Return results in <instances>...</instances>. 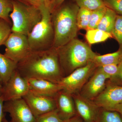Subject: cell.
<instances>
[{
  "label": "cell",
  "instance_id": "cell-33",
  "mask_svg": "<svg viewBox=\"0 0 122 122\" xmlns=\"http://www.w3.org/2000/svg\"><path fill=\"white\" fill-rule=\"evenodd\" d=\"M65 122H84L81 118L77 114L75 116Z\"/></svg>",
  "mask_w": 122,
  "mask_h": 122
},
{
  "label": "cell",
  "instance_id": "cell-6",
  "mask_svg": "<svg viewBox=\"0 0 122 122\" xmlns=\"http://www.w3.org/2000/svg\"><path fill=\"white\" fill-rule=\"evenodd\" d=\"M97 68L93 61L90 62L63 77L58 84L62 90L71 94L79 93Z\"/></svg>",
  "mask_w": 122,
  "mask_h": 122
},
{
  "label": "cell",
  "instance_id": "cell-13",
  "mask_svg": "<svg viewBox=\"0 0 122 122\" xmlns=\"http://www.w3.org/2000/svg\"><path fill=\"white\" fill-rule=\"evenodd\" d=\"M72 95L77 114L84 122H96L100 108L93 101L84 97L79 93Z\"/></svg>",
  "mask_w": 122,
  "mask_h": 122
},
{
  "label": "cell",
  "instance_id": "cell-24",
  "mask_svg": "<svg viewBox=\"0 0 122 122\" xmlns=\"http://www.w3.org/2000/svg\"><path fill=\"white\" fill-rule=\"evenodd\" d=\"M12 9V4L11 0H0V18L5 20L11 25L10 15Z\"/></svg>",
  "mask_w": 122,
  "mask_h": 122
},
{
  "label": "cell",
  "instance_id": "cell-19",
  "mask_svg": "<svg viewBox=\"0 0 122 122\" xmlns=\"http://www.w3.org/2000/svg\"><path fill=\"white\" fill-rule=\"evenodd\" d=\"M112 37L111 33L106 32L97 29L87 30L86 35V40L90 44L105 41Z\"/></svg>",
  "mask_w": 122,
  "mask_h": 122
},
{
  "label": "cell",
  "instance_id": "cell-28",
  "mask_svg": "<svg viewBox=\"0 0 122 122\" xmlns=\"http://www.w3.org/2000/svg\"><path fill=\"white\" fill-rule=\"evenodd\" d=\"M105 6L122 16V0H103Z\"/></svg>",
  "mask_w": 122,
  "mask_h": 122
},
{
  "label": "cell",
  "instance_id": "cell-22",
  "mask_svg": "<svg viewBox=\"0 0 122 122\" xmlns=\"http://www.w3.org/2000/svg\"><path fill=\"white\" fill-rule=\"evenodd\" d=\"M107 9V8L104 6L92 12L89 24L87 30L97 29L103 17L106 13Z\"/></svg>",
  "mask_w": 122,
  "mask_h": 122
},
{
  "label": "cell",
  "instance_id": "cell-36",
  "mask_svg": "<svg viewBox=\"0 0 122 122\" xmlns=\"http://www.w3.org/2000/svg\"><path fill=\"white\" fill-rule=\"evenodd\" d=\"M39 1H40V4H44L46 7H48L49 9V0H39Z\"/></svg>",
  "mask_w": 122,
  "mask_h": 122
},
{
  "label": "cell",
  "instance_id": "cell-1",
  "mask_svg": "<svg viewBox=\"0 0 122 122\" xmlns=\"http://www.w3.org/2000/svg\"><path fill=\"white\" fill-rule=\"evenodd\" d=\"M18 71L25 78L46 79L58 83L64 77L57 48L32 51L17 64Z\"/></svg>",
  "mask_w": 122,
  "mask_h": 122
},
{
  "label": "cell",
  "instance_id": "cell-21",
  "mask_svg": "<svg viewBox=\"0 0 122 122\" xmlns=\"http://www.w3.org/2000/svg\"><path fill=\"white\" fill-rule=\"evenodd\" d=\"M92 12L86 9L79 8L76 18L77 26L78 29H87Z\"/></svg>",
  "mask_w": 122,
  "mask_h": 122
},
{
  "label": "cell",
  "instance_id": "cell-34",
  "mask_svg": "<svg viewBox=\"0 0 122 122\" xmlns=\"http://www.w3.org/2000/svg\"><path fill=\"white\" fill-rule=\"evenodd\" d=\"M111 111H114L117 112L122 116V102L116 106L113 107Z\"/></svg>",
  "mask_w": 122,
  "mask_h": 122
},
{
  "label": "cell",
  "instance_id": "cell-18",
  "mask_svg": "<svg viewBox=\"0 0 122 122\" xmlns=\"http://www.w3.org/2000/svg\"><path fill=\"white\" fill-rule=\"evenodd\" d=\"M117 16V14L115 12L107 8L106 12L98 25L97 29L111 34L115 24Z\"/></svg>",
  "mask_w": 122,
  "mask_h": 122
},
{
  "label": "cell",
  "instance_id": "cell-8",
  "mask_svg": "<svg viewBox=\"0 0 122 122\" xmlns=\"http://www.w3.org/2000/svg\"><path fill=\"white\" fill-rule=\"evenodd\" d=\"M29 91L26 79L16 69L7 83L3 86L1 96L5 102L22 98Z\"/></svg>",
  "mask_w": 122,
  "mask_h": 122
},
{
  "label": "cell",
  "instance_id": "cell-38",
  "mask_svg": "<svg viewBox=\"0 0 122 122\" xmlns=\"http://www.w3.org/2000/svg\"><path fill=\"white\" fill-rule=\"evenodd\" d=\"M2 87H3V86H2V83H1V81L0 79V96L1 95V92H2Z\"/></svg>",
  "mask_w": 122,
  "mask_h": 122
},
{
  "label": "cell",
  "instance_id": "cell-15",
  "mask_svg": "<svg viewBox=\"0 0 122 122\" xmlns=\"http://www.w3.org/2000/svg\"><path fill=\"white\" fill-rule=\"evenodd\" d=\"M26 79V78H25ZM28 85L29 91L35 93L54 97L62 88L58 83H56L42 79H26Z\"/></svg>",
  "mask_w": 122,
  "mask_h": 122
},
{
  "label": "cell",
  "instance_id": "cell-5",
  "mask_svg": "<svg viewBox=\"0 0 122 122\" xmlns=\"http://www.w3.org/2000/svg\"><path fill=\"white\" fill-rule=\"evenodd\" d=\"M12 11L10 15L12 20V32L20 33L28 36L41 19L39 8L11 0Z\"/></svg>",
  "mask_w": 122,
  "mask_h": 122
},
{
  "label": "cell",
  "instance_id": "cell-25",
  "mask_svg": "<svg viewBox=\"0 0 122 122\" xmlns=\"http://www.w3.org/2000/svg\"><path fill=\"white\" fill-rule=\"evenodd\" d=\"M111 34L119 44V49L122 51V16L117 15Z\"/></svg>",
  "mask_w": 122,
  "mask_h": 122
},
{
  "label": "cell",
  "instance_id": "cell-14",
  "mask_svg": "<svg viewBox=\"0 0 122 122\" xmlns=\"http://www.w3.org/2000/svg\"><path fill=\"white\" fill-rule=\"evenodd\" d=\"M54 98L56 110L62 120L66 122L77 114L72 94L61 90Z\"/></svg>",
  "mask_w": 122,
  "mask_h": 122
},
{
  "label": "cell",
  "instance_id": "cell-31",
  "mask_svg": "<svg viewBox=\"0 0 122 122\" xmlns=\"http://www.w3.org/2000/svg\"><path fill=\"white\" fill-rule=\"evenodd\" d=\"M15 1L28 5H32L39 8L40 5L39 0H10Z\"/></svg>",
  "mask_w": 122,
  "mask_h": 122
},
{
  "label": "cell",
  "instance_id": "cell-7",
  "mask_svg": "<svg viewBox=\"0 0 122 122\" xmlns=\"http://www.w3.org/2000/svg\"><path fill=\"white\" fill-rule=\"evenodd\" d=\"M4 45V54L17 63L32 51L27 36L20 33L12 32Z\"/></svg>",
  "mask_w": 122,
  "mask_h": 122
},
{
  "label": "cell",
  "instance_id": "cell-20",
  "mask_svg": "<svg viewBox=\"0 0 122 122\" xmlns=\"http://www.w3.org/2000/svg\"><path fill=\"white\" fill-rule=\"evenodd\" d=\"M96 122H122V116L114 111L100 108Z\"/></svg>",
  "mask_w": 122,
  "mask_h": 122
},
{
  "label": "cell",
  "instance_id": "cell-40",
  "mask_svg": "<svg viewBox=\"0 0 122 122\" xmlns=\"http://www.w3.org/2000/svg\"></svg>",
  "mask_w": 122,
  "mask_h": 122
},
{
  "label": "cell",
  "instance_id": "cell-32",
  "mask_svg": "<svg viewBox=\"0 0 122 122\" xmlns=\"http://www.w3.org/2000/svg\"><path fill=\"white\" fill-rule=\"evenodd\" d=\"M4 100L2 99V97L0 96V122H3V120L5 116L4 113L3 111V106H4Z\"/></svg>",
  "mask_w": 122,
  "mask_h": 122
},
{
  "label": "cell",
  "instance_id": "cell-2",
  "mask_svg": "<svg viewBox=\"0 0 122 122\" xmlns=\"http://www.w3.org/2000/svg\"><path fill=\"white\" fill-rule=\"evenodd\" d=\"M79 9L75 2H64L52 12L53 47H61L75 38L78 29L76 18Z\"/></svg>",
  "mask_w": 122,
  "mask_h": 122
},
{
  "label": "cell",
  "instance_id": "cell-16",
  "mask_svg": "<svg viewBox=\"0 0 122 122\" xmlns=\"http://www.w3.org/2000/svg\"><path fill=\"white\" fill-rule=\"evenodd\" d=\"M17 64L0 53V79L2 86L5 85L17 69Z\"/></svg>",
  "mask_w": 122,
  "mask_h": 122
},
{
  "label": "cell",
  "instance_id": "cell-11",
  "mask_svg": "<svg viewBox=\"0 0 122 122\" xmlns=\"http://www.w3.org/2000/svg\"><path fill=\"white\" fill-rule=\"evenodd\" d=\"M108 79V77L97 68L79 93L84 97L93 101L105 89Z\"/></svg>",
  "mask_w": 122,
  "mask_h": 122
},
{
  "label": "cell",
  "instance_id": "cell-17",
  "mask_svg": "<svg viewBox=\"0 0 122 122\" xmlns=\"http://www.w3.org/2000/svg\"><path fill=\"white\" fill-rule=\"evenodd\" d=\"M93 62L97 68L107 65H119L122 62V51L119 49L111 53L102 55H96Z\"/></svg>",
  "mask_w": 122,
  "mask_h": 122
},
{
  "label": "cell",
  "instance_id": "cell-37",
  "mask_svg": "<svg viewBox=\"0 0 122 122\" xmlns=\"http://www.w3.org/2000/svg\"><path fill=\"white\" fill-rule=\"evenodd\" d=\"M57 0H49V9L50 11H51V9H52L53 5L54 4V3L56 2Z\"/></svg>",
  "mask_w": 122,
  "mask_h": 122
},
{
  "label": "cell",
  "instance_id": "cell-10",
  "mask_svg": "<svg viewBox=\"0 0 122 122\" xmlns=\"http://www.w3.org/2000/svg\"><path fill=\"white\" fill-rule=\"evenodd\" d=\"M36 118L56 110L54 97L41 95L29 91L22 98Z\"/></svg>",
  "mask_w": 122,
  "mask_h": 122
},
{
  "label": "cell",
  "instance_id": "cell-3",
  "mask_svg": "<svg viewBox=\"0 0 122 122\" xmlns=\"http://www.w3.org/2000/svg\"><path fill=\"white\" fill-rule=\"evenodd\" d=\"M57 49L64 77L93 61L97 55L87 44L75 38Z\"/></svg>",
  "mask_w": 122,
  "mask_h": 122
},
{
  "label": "cell",
  "instance_id": "cell-35",
  "mask_svg": "<svg viewBox=\"0 0 122 122\" xmlns=\"http://www.w3.org/2000/svg\"><path fill=\"white\" fill-rule=\"evenodd\" d=\"M66 0H58L53 5L52 9H51V13H52L53 11H54L55 9H56L57 8L60 6Z\"/></svg>",
  "mask_w": 122,
  "mask_h": 122
},
{
  "label": "cell",
  "instance_id": "cell-12",
  "mask_svg": "<svg viewBox=\"0 0 122 122\" xmlns=\"http://www.w3.org/2000/svg\"><path fill=\"white\" fill-rule=\"evenodd\" d=\"M93 102L99 108L111 110L122 102V86L107 82L105 89Z\"/></svg>",
  "mask_w": 122,
  "mask_h": 122
},
{
  "label": "cell",
  "instance_id": "cell-39",
  "mask_svg": "<svg viewBox=\"0 0 122 122\" xmlns=\"http://www.w3.org/2000/svg\"><path fill=\"white\" fill-rule=\"evenodd\" d=\"M3 122H9L8 120H7V119L5 117V116L3 120Z\"/></svg>",
  "mask_w": 122,
  "mask_h": 122
},
{
  "label": "cell",
  "instance_id": "cell-9",
  "mask_svg": "<svg viewBox=\"0 0 122 122\" xmlns=\"http://www.w3.org/2000/svg\"><path fill=\"white\" fill-rule=\"evenodd\" d=\"M4 112L11 117L10 122H35L36 118L23 98L5 102Z\"/></svg>",
  "mask_w": 122,
  "mask_h": 122
},
{
  "label": "cell",
  "instance_id": "cell-29",
  "mask_svg": "<svg viewBox=\"0 0 122 122\" xmlns=\"http://www.w3.org/2000/svg\"><path fill=\"white\" fill-rule=\"evenodd\" d=\"M97 68L107 75L109 79L115 76L117 73L118 70V65L114 64L102 66Z\"/></svg>",
  "mask_w": 122,
  "mask_h": 122
},
{
  "label": "cell",
  "instance_id": "cell-23",
  "mask_svg": "<svg viewBox=\"0 0 122 122\" xmlns=\"http://www.w3.org/2000/svg\"><path fill=\"white\" fill-rule=\"evenodd\" d=\"M75 2L79 8L92 11L105 6L103 0H75Z\"/></svg>",
  "mask_w": 122,
  "mask_h": 122
},
{
  "label": "cell",
  "instance_id": "cell-27",
  "mask_svg": "<svg viewBox=\"0 0 122 122\" xmlns=\"http://www.w3.org/2000/svg\"><path fill=\"white\" fill-rule=\"evenodd\" d=\"M62 120L56 110L38 116L35 122H65Z\"/></svg>",
  "mask_w": 122,
  "mask_h": 122
},
{
  "label": "cell",
  "instance_id": "cell-4",
  "mask_svg": "<svg viewBox=\"0 0 122 122\" xmlns=\"http://www.w3.org/2000/svg\"><path fill=\"white\" fill-rule=\"evenodd\" d=\"M41 19L27 36L32 51L45 50L53 47L54 31L49 9L41 4Z\"/></svg>",
  "mask_w": 122,
  "mask_h": 122
},
{
  "label": "cell",
  "instance_id": "cell-30",
  "mask_svg": "<svg viewBox=\"0 0 122 122\" xmlns=\"http://www.w3.org/2000/svg\"><path fill=\"white\" fill-rule=\"evenodd\" d=\"M118 70L116 75L107 80V83L122 86V62L118 65Z\"/></svg>",
  "mask_w": 122,
  "mask_h": 122
},
{
  "label": "cell",
  "instance_id": "cell-26",
  "mask_svg": "<svg viewBox=\"0 0 122 122\" xmlns=\"http://www.w3.org/2000/svg\"><path fill=\"white\" fill-rule=\"evenodd\" d=\"M11 24L0 18V46L4 45L12 32Z\"/></svg>",
  "mask_w": 122,
  "mask_h": 122
}]
</instances>
